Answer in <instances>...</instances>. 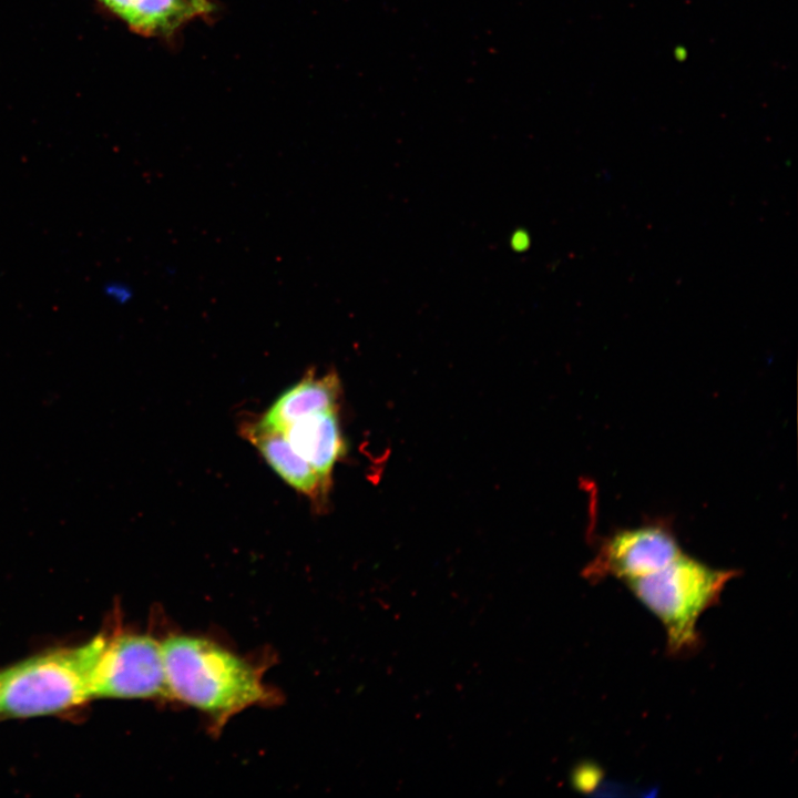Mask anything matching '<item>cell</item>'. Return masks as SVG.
Here are the masks:
<instances>
[{"label":"cell","mask_w":798,"mask_h":798,"mask_svg":"<svg viewBox=\"0 0 798 798\" xmlns=\"http://www.w3.org/2000/svg\"><path fill=\"white\" fill-rule=\"evenodd\" d=\"M167 695L223 725L233 715L274 700L258 667L203 637L173 635L161 643Z\"/></svg>","instance_id":"cell-1"},{"label":"cell","mask_w":798,"mask_h":798,"mask_svg":"<svg viewBox=\"0 0 798 798\" xmlns=\"http://www.w3.org/2000/svg\"><path fill=\"white\" fill-rule=\"evenodd\" d=\"M105 635L48 649L0 671V715L32 718L61 714L92 700V677Z\"/></svg>","instance_id":"cell-2"},{"label":"cell","mask_w":798,"mask_h":798,"mask_svg":"<svg viewBox=\"0 0 798 798\" xmlns=\"http://www.w3.org/2000/svg\"><path fill=\"white\" fill-rule=\"evenodd\" d=\"M735 574L733 570L714 569L682 553L661 570L625 583L661 621L667 649L677 655L697 646V621L718 601Z\"/></svg>","instance_id":"cell-3"},{"label":"cell","mask_w":798,"mask_h":798,"mask_svg":"<svg viewBox=\"0 0 798 798\" xmlns=\"http://www.w3.org/2000/svg\"><path fill=\"white\" fill-rule=\"evenodd\" d=\"M167 695L161 644L150 635L105 636L92 677V698H153Z\"/></svg>","instance_id":"cell-4"},{"label":"cell","mask_w":798,"mask_h":798,"mask_svg":"<svg viewBox=\"0 0 798 798\" xmlns=\"http://www.w3.org/2000/svg\"><path fill=\"white\" fill-rule=\"evenodd\" d=\"M681 548L674 534L663 525L648 524L622 530L605 540L585 576L592 580L614 576L628 581L666 566Z\"/></svg>","instance_id":"cell-5"},{"label":"cell","mask_w":798,"mask_h":798,"mask_svg":"<svg viewBox=\"0 0 798 798\" xmlns=\"http://www.w3.org/2000/svg\"><path fill=\"white\" fill-rule=\"evenodd\" d=\"M284 433L294 450L314 469L327 492L335 464L345 453L337 409L305 417L291 423Z\"/></svg>","instance_id":"cell-6"},{"label":"cell","mask_w":798,"mask_h":798,"mask_svg":"<svg viewBox=\"0 0 798 798\" xmlns=\"http://www.w3.org/2000/svg\"><path fill=\"white\" fill-rule=\"evenodd\" d=\"M243 434L290 487L315 501L325 498L327 492L316 472L294 450L283 431L268 427L259 420L247 423Z\"/></svg>","instance_id":"cell-7"},{"label":"cell","mask_w":798,"mask_h":798,"mask_svg":"<svg viewBox=\"0 0 798 798\" xmlns=\"http://www.w3.org/2000/svg\"><path fill=\"white\" fill-rule=\"evenodd\" d=\"M338 395L336 374L316 377L314 372H308L276 399L260 421L284 432L291 423L305 417L337 409Z\"/></svg>","instance_id":"cell-8"},{"label":"cell","mask_w":798,"mask_h":798,"mask_svg":"<svg viewBox=\"0 0 798 798\" xmlns=\"http://www.w3.org/2000/svg\"><path fill=\"white\" fill-rule=\"evenodd\" d=\"M134 31L165 35L209 8L197 0H99Z\"/></svg>","instance_id":"cell-9"},{"label":"cell","mask_w":798,"mask_h":798,"mask_svg":"<svg viewBox=\"0 0 798 798\" xmlns=\"http://www.w3.org/2000/svg\"><path fill=\"white\" fill-rule=\"evenodd\" d=\"M103 296L116 305H124L132 299V288L119 280H111L103 284L102 287Z\"/></svg>","instance_id":"cell-10"},{"label":"cell","mask_w":798,"mask_h":798,"mask_svg":"<svg viewBox=\"0 0 798 798\" xmlns=\"http://www.w3.org/2000/svg\"><path fill=\"white\" fill-rule=\"evenodd\" d=\"M511 243L513 249L523 250L529 246L530 239L524 232H515L511 238Z\"/></svg>","instance_id":"cell-11"},{"label":"cell","mask_w":798,"mask_h":798,"mask_svg":"<svg viewBox=\"0 0 798 798\" xmlns=\"http://www.w3.org/2000/svg\"><path fill=\"white\" fill-rule=\"evenodd\" d=\"M197 1H198L201 4H203V6L207 7V8H211L208 0H197Z\"/></svg>","instance_id":"cell-12"}]
</instances>
